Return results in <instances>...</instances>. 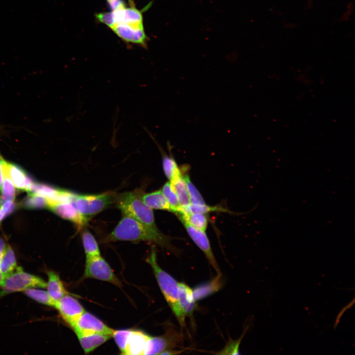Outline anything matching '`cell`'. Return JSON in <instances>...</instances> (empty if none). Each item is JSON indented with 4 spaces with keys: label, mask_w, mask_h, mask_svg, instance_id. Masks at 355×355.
Instances as JSON below:
<instances>
[{
    "label": "cell",
    "mask_w": 355,
    "mask_h": 355,
    "mask_svg": "<svg viewBox=\"0 0 355 355\" xmlns=\"http://www.w3.org/2000/svg\"><path fill=\"white\" fill-rule=\"evenodd\" d=\"M181 171L183 178L187 185L191 204L200 205L206 204V203L201 194L194 184L192 182L188 174L185 173V172H182L181 170Z\"/></svg>",
    "instance_id": "obj_31"
},
{
    "label": "cell",
    "mask_w": 355,
    "mask_h": 355,
    "mask_svg": "<svg viewBox=\"0 0 355 355\" xmlns=\"http://www.w3.org/2000/svg\"><path fill=\"white\" fill-rule=\"evenodd\" d=\"M15 197V186L10 178L3 175V180L1 187L0 206L8 201H14Z\"/></svg>",
    "instance_id": "obj_27"
},
{
    "label": "cell",
    "mask_w": 355,
    "mask_h": 355,
    "mask_svg": "<svg viewBox=\"0 0 355 355\" xmlns=\"http://www.w3.org/2000/svg\"><path fill=\"white\" fill-rule=\"evenodd\" d=\"M81 238L86 257L101 255L99 247L95 238L87 229L83 231Z\"/></svg>",
    "instance_id": "obj_24"
},
{
    "label": "cell",
    "mask_w": 355,
    "mask_h": 355,
    "mask_svg": "<svg viewBox=\"0 0 355 355\" xmlns=\"http://www.w3.org/2000/svg\"><path fill=\"white\" fill-rule=\"evenodd\" d=\"M180 220H183L194 228L205 232L209 223V219L206 213H176Z\"/></svg>",
    "instance_id": "obj_21"
},
{
    "label": "cell",
    "mask_w": 355,
    "mask_h": 355,
    "mask_svg": "<svg viewBox=\"0 0 355 355\" xmlns=\"http://www.w3.org/2000/svg\"><path fill=\"white\" fill-rule=\"evenodd\" d=\"M141 198L144 203L151 209L171 212V208L161 190L148 193L142 192Z\"/></svg>",
    "instance_id": "obj_19"
},
{
    "label": "cell",
    "mask_w": 355,
    "mask_h": 355,
    "mask_svg": "<svg viewBox=\"0 0 355 355\" xmlns=\"http://www.w3.org/2000/svg\"><path fill=\"white\" fill-rule=\"evenodd\" d=\"M110 29L126 42L137 44L144 48L147 47V42L149 38L144 29H137L121 23L113 24Z\"/></svg>",
    "instance_id": "obj_11"
},
{
    "label": "cell",
    "mask_w": 355,
    "mask_h": 355,
    "mask_svg": "<svg viewBox=\"0 0 355 355\" xmlns=\"http://www.w3.org/2000/svg\"><path fill=\"white\" fill-rule=\"evenodd\" d=\"M178 300L180 308L185 317L192 316L195 307L193 290L182 283H178Z\"/></svg>",
    "instance_id": "obj_16"
},
{
    "label": "cell",
    "mask_w": 355,
    "mask_h": 355,
    "mask_svg": "<svg viewBox=\"0 0 355 355\" xmlns=\"http://www.w3.org/2000/svg\"><path fill=\"white\" fill-rule=\"evenodd\" d=\"M0 296L24 290L30 288H45L46 283L41 278L24 272L18 267L6 277L1 285Z\"/></svg>",
    "instance_id": "obj_5"
},
{
    "label": "cell",
    "mask_w": 355,
    "mask_h": 355,
    "mask_svg": "<svg viewBox=\"0 0 355 355\" xmlns=\"http://www.w3.org/2000/svg\"><path fill=\"white\" fill-rule=\"evenodd\" d=\"M17 267L14 252L10 246H7L0 261V269L4 278L13 273Z\"/></svg>",
    "instance_id": "obj_22"
},
{
    "label": "cell",
    "mask_w": 355,
    "mask_h": 355,
    "mask_svg": "<svg viewBox=\"0 0 355 355\" xmlns=\"http://www.w3.org/2000/svg\"><path fill=\"white\" fill-rule=\"evenodd\" d=\"M2 174L7 176L17 188L27 192L34 182L20 167L5 160L2 164Z\"/></svg>",
    "instance_id": "obj_12"
},
{
    "label": "cell",
    "mask_w": 355,
    "mask_h": 355,
    "mask_svg": "<svg viewBox=\"0 0 355 355\" xmlns=\"http://www.w3.org/2000/svg\"><path fill=\"white\" fill-rule=\"evenodd\" d=\"M48 209L59 216L71 221L78 228H81L88 221L77 210L71 201L55 203Z\"/></svg>",
    "instance_id": "obj_13"
},
{
    "label": "cell",
    "mask_w": 355,
    "mask_h": 355,
    "mask_svg": "<svg viewBox=\"0 0 355 355\" xmlns=\"http://www.w3.org/2000/svg\"><path fill=\"white\" fill-rule=\"evenodd\" d=\"M60 189L44 184L34 182L28 193H31L49 199L54 198Z\"/></svg>",
    "instance_id": "obj_28"
},
{
    "label": "cell",
    "mask_w": 355,
    "mask_h": 355,
    "mask_svg": "<svg viewBox=\"0 0 355 355\" xmlns=\"http://www.w3.org/2000/svg\"><path fill=\"white\" fill-rule=\"evenodd\" d=\"M47 275L48 282L46 283L47 292L51 298L56 302L68 293L57 273L50 271L48 272Z\"/></svg>",
    "instance_id": "obj_18"
},
{
    "label": "cell",
    "mask_w": 355,
    "mask_h": 355,
    "mask_svg": "<svg viewBox=\"0 0 355 355\" xmlns=\"http://www.w3.org/2000/svg\"><path fill=\"white\" fill-rule=\"evenodd\" d=\"M22 206L26 209H36L48 208L46 198L31 193L22 202Z\"/></svg>",
    "instance_id": "obj_29"
},
{
    "label": "cell",
    "mask_w": 355,
    "mask_h": 355,
    "mask_svg": "<svg viewBox=\"0 0 355 355\" xmlns=\"http://www.w3.org/2000/svg\"><path fill=\"white\" fill-rule=\"evenodd\" d=\"M76 335L101 333L112 336L113 329L92 314L85 311L71 326Z\"/></svg>",
    "instance_id": "obj_7"
},
{
    "label": "cell",
    "mask_w": 355,
    "mask_h": 355,
    "mask_svg": "<svg viewBox=\"0 0 355 355\" xmlns=\"http://www.w3.org/2000/svg\"><path fill=\"white\" fill-rule=\"evenodd\" d=\"M4 279V277L3 276L0 269V286L1 285L2 283L3 282V280Z\"/></svg>",
    "instance_id": "obj_38"
},
{
    "label": "cell",
    "mask_w": 355,
    "mask_h": 355,
    "mask_svg": "<svg viewBox=\"0 0 355 355\" xmlns=\"http://www.w3.org/2000/svg\"><path fill=\"white\" fill-rule=\"evenodd\" d=\"M225 211V210L219 208L218 206L212 207L208 205H200L190 204L186 207H181L180 210L178 213H207L212 212Z\"/></svg>",
    "instance_id": "obj_30"
},
{
    "label": "cell",
    "mask_w": 355,
    "mask_h": 355,
    "mask_svg": "<svg viewBox=\"0 0 355 355\" xmlns=\"http://www.w3.org/2000/svg\"><path fill=\"white\" fill-rule=\"evenodd\" d=\"M23 292L27 296L39 303L53 307L55 306L56 302L51 298L47 291L30 288L24 290Z\"/></svg>",
    "instance_id": "obj_25"
},
{
    "label": "cell",
    "mask_w": 355,
    "mask_h": 355,
    "mask_svg": "<svg viewBox=\"0 0 355 355\" xmlns=\"http://www.w3.org/2000/svg\"><path fill=\"white\" fill-rule=\"evenodd\" d=\"M161 191L171 208V212L175 213H178L181 206L170 181L164 184Z\"/></svg>",
    "instance_id": "obj_26"
},
{
    "label": "cell",
    "mask_w": 355,
    "mask_h": 355,
    "mask_svg": "<svg viewBox=\"0 0 355 355\" xmlns=\"http://www.w3.org/2000/svg\"><path fill=\"white\" fill-rule=\"evenodd\" d=\"M117 195L109 191L99 194H74L71 202L88 221L115 203Z\"/></svg>",
    "instance_id": "obj_4"
},
{
    "label": "cell",
    "mask_w": 355,
    "mask_h": 355,
    "mask_svg": "<svg viewBox=\"0 0 355 355\" xmlns=\"http://www.w3.org/2000/svg\"><path fill=\"white\" fill-rule=\"evenodd\" d=\"M221 274H218L213 280L192 289L195 300H200L217 291L221 287Z\"/></svg>",
    "instance_id": "obj_20"
},
{
    "label": "cell",
    "mask_w": 355,
    "mask_h": 355,
    "mask_svg": "<svg viewBox=\"0 0 355 355\" xmlns=\"http://www.w3.org/2000/svg\"><path fill=\"white\" fill-rule=\"evenodd\" d=\"M77 336L86 354L92 352L112 337L110 335L101 333L78 334Z\"/></svg>",
    "instance_id": "obj_17"
},
{
    "label": "cell",
    "mask_w": 355,
    "mask_h": 355,
    "mask_svg": "<svg viewBox=\"0 0 355 355\" xmlns=\"http://www.w3.org/2000/svg\"><path fill=\"white\" fill-rule=\"evenodd\" d=\"M180 221L184 225L190 237L204 252L210 263L217 272V274H220V273L219 267L212 250L209 240L205 232L194 228L183 220Z\"/></svg>",
    "instance_id": "obj_10"
},
{
    "label": "cell",
    "mask_w": 355,
    "mask_h": 355,
    "mask_svg": "<svg viewBox=\"0 0 355 355\" xmlns=\"http://www.w3.org/2000/svg\"><path fill=\"white\" fill-rule=\"evenodd\" d=\"M142 191L136 190L117 195L115 204L123 215L130 216L151 227H156L152 209L142 201Z\"/></svg>",
    "instance_id": "obj_3"
},
{
    "label": "cell",
    "mask_w": 355,
    "mask_h": 355,
    "mask_svg": "<svg viewBox=\"0 0 355 355\" xmlns=\"http://www.w3.org/2000/svg\"><path fill=\"white\" fill-rule=\"evenodd\" d=\"M170 182L178 196L180 206L186 207L190 204L191 201L187 185L182 173L181 176Z\"/></svg>",
    "instance_id": "obj_23"
},
{
    "label": "cell",
    "mask_w": 355,
    "mask_h": 355,
    "mask_svg": "<svg viewBox=\"0 0 355 355\" xmlns=\"http://www.w3.org/2000/svg\"><path fill=\"white\" fill-rule=\"evenodd\" d=\"M149 336L141 331L132 330L124 355H143Z\"/></svg>",
    "instance_id": "obj_15"
},
{
    "label": "cell",
    "mask_w": 355,
    "mask_h": 355,
    "mask_svg": "<svg viewBox=\"0 0 355 355\" xmlns=\"http://www.w3.org/2000/svg\"><path fill=\"white\" fill-rule=\"evenodd\" d=\"M4 161V159L1 156L0 154V191H1V187L3 180V174H2V164Z\"/></svg>",
    "instance_id": "obj_36"
},
{
    "label": "cell",
    "mask_w": 355,
    "mask_h": 355,
    "mask_svg": "<svg viewBox=\"0 0 355 355\" xmlns=\"http://www.w3.org/2000/svg\"><path fill=\"white\" fill-rule=\"evenodd\" d=\"M131 331V329L114 330L112 337H113L116 344L121 352V354H124L128 339Z\"/></svg>",
    "instance_id": "obj_32"
},
{
    "label": "cell",
    "mask_w": 355,
    "mask_h": 355,
    "mask_svg": "<svg viewBox=\"0 0 355 355\" xmlns=\"http://www.w3.org/2000/svg\"><path fill=\"white\" fill-rule=\"evenodd\" d=\"M181 351H175L173 349L167 350L162 352L160 355H177L181 353Z\"/></svg>",
    "instance_id": "obj_37"
},
{
    "label": "cell",
    "mask_w": 355,
    "mask_h": 355,
    "mask_svg": "<svg viewBox=\"0 0 355 355\" xmlns=\"http://www.w3.org/2000/svg\"><path fill=\"white\" fill-rule=\"evenodd\" d=\"M244 334L239 339L231 340L217 354L221 355H239V347Z\"/></svg>",
    "instance_id": "obj_33"
},
{
    "label": "cell",
    "mask_w": 355,
    "mask_h": 355,
    "mask_svg": "<svg viewBox=\"0 0 355 355\" xmlns=\"http://www.w3.org/2000/svg\"><path fill=\"white\" fill-rule=\"evenodd\" d=\"M150 138L155 142L162 156V165L164 174L170 182L174 181L181 175V171L172 155H168L163 150L151 133L145 127H143Z\"/></svg>",
    "instance_id": "obj_14"
},
{
    "label": "cell",
    "mask_w": 355,
    "mask_h": 355,
    "mask_svg": "<svg viewBox=\"0 0 355 355\" xmlns=\"http://www.w3.org/2000/svg\"><path fill=\"white\" fill-rule=\"evenodd\" d=\"M116 241H144L157 245L173 253L177 249L171 243L170 238L157 227L144 224L127 215H123L118 223L102 241L103 243Z\"/></svg>",
    "instance_id": "obj_1"
},
{
    "label": "cell",
    "mask_w": 355,
    "mask_h": 355,
    "mask_svg": "<svg viewBox=\"0 0 355 355\" xmlns=\"http://www.w3.org/2000/svg\"><path fill=\"white\" fill-rule=\"evenodd\" d=\"M180 341V336L173 329H170L162 336H150L143 355H160L165 350L173 349Z\"/></svg>",
    "instance_id": "obj_8"
},
{
    "label": "cell",
    "mask_w": 355,
    "mask_h": 355,
    "mask_svg": "<svg viewBox=\"0 0 355 355\" xmlns=\"http://www.w3.org/2000/svg\"><path fill=\"white\" fill-rule=\"evenodd\" d=\"M146 261L151 266L158 285L170 308L180 324L184 325L186 317L180 308L178 300V282L159 266L154 247L152 248Z\"/></svg>",
    "instance_id": "obj_2"
},
{
    "label": "cell",
    "mask_w": 355,
    "mask_h": 355,
    "mask_svg": "<svg viewBox=\"0 0 355 355\" xmlns=\"http://www.w3.org/2000/svg\"><path fill=\"white\" fill-rule=\"evenodd\" d=\"M55 308L63 320L70 326L85 311L80 302L68 294L56 302Z\"/></svg>",
    "instance_id": "obj_9"
},
{
    "label": "cell",
    "mask_w": 355,
    "mask_h": 355,
    "mask_svg": "<svg viewBox=\"0 0 355 355\" xmlns=\"http://www.w3.org/2000/svg\"><path fill=\"white\" fill-rule=\"evenodd\" d=\"M83 278H91L110 283L121 288L122 284L101 255L86 257Z\"/></svg>",
    "instance_id": "obj_6"
},
{
    "label": "cell",
    "mask_w": 355,
    "mask_h": 355,
    "mask_svg": "<svg viewBox=\"0 0 355 355\" xmlns=\"http://www.w3.org/2000/svg\"><path fill=\"white\" fill-rule=\"evenodd\" d=\"M15 208L14 201H8L0 206V223Z\"/></svg>",
    "instance_id": "obj_34"
},
{
    "label": "cell",
    "mask_w": 355,
    "mask_h": 355,
    "mask_svg": "<svg viewBox=\"0 0 355 355\" xmlns=\"http://www.w3.org/2000/svg\"><path fill=\"white\" fill-rule=\"evenodd\" d=\"M0 195H1V191H0Z\"/></svg>",
    "instance_id": "obj_40"
},
{
    "label": "cell",
    "mask_w": 355,
    "mask_h": 355,
    "mask_svg": "<svg viewBox=\"0 0 355 355\" xmlns=\"http://www.w3.org/2000/svg\"><path fill=\"white\" fill-rule=\"evenodd\" d=\"M7 246L3 240L0 238V261L2 258V257L4 254V252L6 249Z\"/></svg>",
    "instance_id": "obj_35"
},
{
    "label": "cell",
    "mask_w": 355,
    "mask_h": 355,
    "mask_svg": "<svg viewBox=\"0 0 355 355\" xmlns=\"http://www.w3.org/2000/svg\"><path fill=\"white\" fill-rule=\"evenodd\" d=\"M116 0H106L107 2L109 5L113 3L114 2L116 1Z\"/></svg>",
    "instance_id": "obj_39"
}]
</instances>
